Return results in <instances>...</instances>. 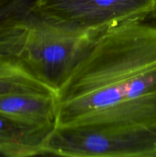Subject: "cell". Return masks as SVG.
<instances>
[{
    "mask_svg": "<svg viewBox=\"0 0 156 157\" xmlns=\"http://www.w3.org/2000/svg\"><path fill=\"white\" fill-rule=\"evenodd\" d=\"M55 130L145 138L156 144V25L102 31L55 94Z\"/></svg>",
    "mask_w": 156,
    "mask_h": 157,
    "instance_id": "6da1fadb",
    "label": "cell"
},
{
    "mask_svg": "<svg viewBox=\"0 0 156 157\" xmlns=\"http://www.w3.org/2000/svg\"><path fill=\"white\" fill-rule=\"evenodd\" d=\"M37 0H0V27L32 13Z\"/></svg>",
    "mask_w": 156,
    "mask_h": 157,
    "instance_id": "ba28073f",
    "label": "cell"
},
{
    "mask_svg": "<svg viewBox=\"0 0 156 157\" xmlns=\"http://www.w3.org/2000/svg\"><path fill=\"white\" fill-rule=\"evenodd\" d=\"M9 93L55 95L56 91L15 59L0 55V94Z\"/></svg>",
    "mask_w": 156,
    "mask_h": 157,
    "instance_id": "52a82bcc",
    "label": "cell"
},
{
    "mask_svg": "<svg viewBox=\"0 0 156 157\" xmlns=\"http://www.w3.org/2000/svg\"><path fill=\"white\" fill-rule=\"evenodd\" d=\"M32 13L58 24L102 32L125 22H154L156 0H37Z\"/></svg>",
    "mask_w": 156,
    "mask_h": 157,
    "instance_id": "3957f363",
    "label": "cell"
},
{
    "mask_svg": "<svg viewBox=\"0 0 156 157\" xmlns=\"http://www.w3.org/2000/svg\"><path fill=\"white\" fill-rule=\"evenodd\" d=\"M54 127L35 128L0 116V154L9 157L45 156V145Z\"/></svg>",
    "mask_w": 156,
    "mask_h": 157,
    "instance_id": "8992f818",
    "label": "cell"
},
{
    "mask_svg": "<svg viewBox=\"0 0 156 157\" xmlns=\"http://www.w3.org/2000/svg\"><path fill=\"white\" fill-rule=\"evenodd\" d=\"M46 155L79 157H156V144L145 138L96 131L54 130Z\"/></svg>",
    "mask_w": 156,
    "mask_h": 157,
    "instance_id": "277c9868",
    "label": "cell"
},
{
    "mask_svg": "<svg viewBox=\"0 0 156 157\" xmlns=\"http://www.w3.org/2000/svg\"><path fill=\"white\" fill-rule=\"evenodd\" d=\"M0 116L35 128H55V95L32 93L0 94Z\"/></svg>",
    "mask_w": 156,
    "mask_h": 157,
    "instance_id": "5b68a950",
    "label": "cell"
},
{
    "mask_svg": "<svg viewBox=\"0 0 156 157\" xmlns=\"http://www.w3.org/2000/svg\"><path fill=\"white\" fill-rule=\"evenodd\" d=\"M101 32L31 13L0 27V55L15 59L57 91Z\"/></svg>",
    "mask_w": 156,
    "mask_h": 157,
    "instance_id": "7a4b0ae2",
    "label": "cell"
}]
</instances>
